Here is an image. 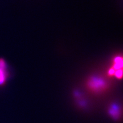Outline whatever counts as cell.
I'll use <instances>...</instances> for the list:
<instances>
[{"label":"cell","mask_w":123,"mask_h":123,"mask_svg":"<svg viewBox=\"0 0 123 123\" xmlns=\"http://www.w3.org/2000/svg\"><path fill=\"white\" fill-rule=\"evenodd\" d=\"M86 86L88 90L95 94H101L108 90L110 83L103 77L92 76L87 79Z\"/></svg>","instance_id":"6da1fadb"},{"label":"cell","mask_w":123,"mask_h":123,"mask_svg":"<svg viewBox=\"0 0 123 123\" xmlns=\"http://www.w3.org/2000/svg\"><path fill=\"white\" fill-rule=\"evenodd\" d=\"M108 112L110 116L115 119H118L119 117L120 114L119 106L115 104L111 105L108 110Z\"/></svg>","instance_id":"7a4b0ae2"},{"label":"cell","mask_w":123,"mask_h":123,"mask_svg":"<svg viewBox=\"0 0 123 123\" xmlns=\"http://www.w3.org/2000/svg\"><path fill=\"white\" fill-rule=\"evenodd\" d=\"M7 79V74L6 70L0 68V85L5 83Z\"/></svg>","instance_id":"3957f363"},{"label":"cell","mask_w":123,"mask_h":123,"mask_svg":"<svg viewBox=\"0 0 123 123\" xmlns=\"http://www.w3.org/2000/svg\"><path fill=\"white\" fill-rule=\"evenodd\" d=\"M0 68L4 70H6V64L5 61L2 59H0Z\"/></svg>","instance_id":"277c9868"}]
</instances>
